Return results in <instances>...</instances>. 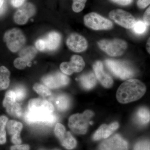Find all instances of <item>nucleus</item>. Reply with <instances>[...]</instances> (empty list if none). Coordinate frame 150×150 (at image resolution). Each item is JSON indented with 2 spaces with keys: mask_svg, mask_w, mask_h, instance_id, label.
<instances>
[{
  "mask_svg": "<svg viewBox=\"0 0 150 150\" xmlns=\"http://www.w3.org/2000/svg\"><path fill=\"white\" fill-rule=\"evenodd\" d=\"M66 129L65 127L62 124L60 123H58L56 124L55 127V135L56 137L59 139L60 141L64 138L65 134L66 133Z\"/></svg>",
  "mask_w": 150,
  "mask_h": 150,
  "instance_id": "obj_29",
  "label": "nucleus"
},
{
  "mask_svg": "<svg viewBox=\"0 0 150 150\" xmlns=\"http://www.w3.org/2000/svg\"><path fill=\"white\" fill-rule=\"evenodd\" d=\"M93 115L91 111L87 110L82 114H74L69 119V126L74 133L76 134H86L88 128L89 120Z\"/></svg>",
  "mask_w": 150,
  "mask_h": 150,
  "instance_id": "obj_3",
  "label": "nucleus"
},
{
  "mask_svg": "<svg viewBox=\"0 0 150 150\" xmlns=\"http://www.w3.org/2000/svg\"><path fill=\"white\" fill-rule=\"evenodd\" d=\"M60 142L65 148L69 150L73 149L77 144L76 141L69 132H66L64 137Z\"/></svg>",
  "mask_w": 150,
  "mask_h": 150,
  "instance_id": "obj_23",
  "label": "nucleus"
},
{
  "mask_svg": "<svg viewBox=\"0 0 150 150\" xmlns=\"http://www.w3.org/2000/svg\"><path fill=\"white\" fill-rule=\"evenodd\" d=\"M87 0H73L72 9L76 13L80 12L85 6Z\"/></svg>",
  "mask_w": 150,
  "mask_h": 150,
  "instance_id": "obj_28",
  "label": "nucleus"
},
{
  "mask_svg": "<svg viewBox=\"0 0 150 150\" xmlns=\"http://www.w3.org/2000/svg\"><path fill=\"white\" fill-rule=\"evenodd\" d=\"M67 44L70 49L75 52H83L88 46L86 38L77 33L71 34L67 38Z\"/></svg>",
  "mask_w": 150,
  "mask_h": 150,
  "instance_id": "obj_14",
  "label": "nucleus"
},
{
  "mask_svg": "<svg viewBox=\"0 0 150 150\" xmlns=\"http://www.w3.org/2000/svg\"><path fill=\"white\" fill-rule=\"evenodd\" d=\"M150 38H149V39H148L147 42L146 44V48L147 49L148 52H149V54H150Z\"/></svg>",
  "mask_w": 150,
  "mask_h": 150,
  "instance_id": "obj_39",
  "label": "nucleus"
},
{
  "mask_svg": "<svg viewBox=\"0 0 150 150\" xmlns=\"http://www.w3.org/2000/svg\"><path fill=\"white\" fill-rule=\"evenodd\" d=\"M35 13V6L31 3H25L21 6L16 12L14 15V20L19 25L25 24Z\"/></svg>",
  "mask_w": 150,
  "mask_h": 150,
  "instance_id": "obj_11",
  "label": "nucleus"
},
{
  "mask_svg": "<svg viewBox=\"0 0 150 150\" xmlns=\"http://www.w3.org/2000/svg\"><path fill=\"white\" fill-rule=\"evenodd\" d=\"M37 54L36 49L33 46H27L22 48L19 52L21 58L28 62L34 59Z\"/></svg>",
  "mask_w": 150,
  "mask_h": 150,
  "instance_id": "obj_22",
  "label": "nucleus"
},
{
  "mask_svg": "<svg viewBox=\"0 0 150 150\" xmlns=\"http://www.w3.org/2000/svg\"><path fill=\"white\" fill-rule=\"evenodd\" d=\"M53 150H57V149H54Z\"/></svg>",
  "mask_w": 150,
  "mask_h": 150,
  "instance_id": "obj_42",
  "label": "nucleus"
},
{
  "mask_svg": "<svg viewBox=\"0 0 150 150\" xmlns=\"http://www.w3.org/2000/svg\"><path fill=\"white\" fill-rule=\"evenodd\" d=\"M16 96V100L17 101L23 100L26 95V91L24 87L19 86L15 88L13 91Z\"/></svg>",
  "mask_w": 150,
  "mask_h": 150,
  "instance_id": "obj_27",
  "label": "nucleus"
},
{
  "mask_svg": "<svg viewBox=\"0 0 150 150\" xmlns=\"http://www.w3.org/2000/svg\"><path fill=\"white\" fill-rule=\"evenodd\" d=\"M85 63L83 59L79 55L72 56L70 62H63L60 65L62 72L67 75H71L74 72H79L84 68Z\"/></svg>",
  "mask_w": 150,
  "mask_h": 150,
  "instance_id": "obj_10",
  "label": "nucleus"
},
{
  "mask_svg": "<svg viewBox=\"0 0 150 150\" xmlns=\"http://www.w3.org/2000/svg\"><path fill=\"white\" fill-rule=\"evenodd\" d=\"M105 64L112 74L117 77L125 80L134 76V72L132 68L125 63L108 59L105 61Z\"/></svg>",
  "mask_w": 150,
  "mask_h": 150,
  "instance_id": "obj_7",
  "label": "nucleus"
},
{
  "mask_svg": "<svg viewBox=\"0 0 150 150\" xmlns=\"http://www.w3.org/2000/svg\"><path fill=\"white\" fill-rule=\"evenodd\" d=\"M54 110V105L48 100L34 98L28 102L25 120L31 125L52 126L57 120Z\"/></svg>",
  "mask_w": 150,
  "mask_h": 150,
  "instance_id": "obj_1",
  "label": "nucleus"
},
{
  "mask_svg": "<svg viewBox=\"0 0 150 150\" xmlns=\"http://www.w3.org/2000/svg\"><path fill=\"white\" fill-rule=\"evenodd\" d=\"M9 71L4 66L0 67V90L8 87L10 83Z\"/></svg>",
  "mask_w": 150,
  "mask_h": 150,
  "instance_id": "obj_20",
  "label": "nucleus"
},
{
  "mask_svg": "<svg viewBox=\"0 0 150 150\" xmlns=\"http://www.w3.org/2000/svg\"><path fill=\"white\" fill-rule=\"evenodd\" d=\"M133 27L135 32L139 34L144 33L146 28L145 23L141 21L136 22Z\"/></svg>",
  "mask_w": 150,
  "mask_h": 150,
  "instance_id": "obj_32",
  "label": "nucleus"
},
{
  "mask_svg": "<svg viewBox=\"0 0 150 150\" xmlns=\"http://www.w3.org/2000/svg\"><path fill=\"white\" fill-rule=\"evenodd\" d=\"M98 44L103 51L112 57L123 55L128 47V44L126 41L120 39H103L98 41Z\"/></svg>",
  "mask_w": 150,
  "mask_h": 150,
  "instance_id": "obj_4",
  "label": "nucleus"
},
{
  "mask_svg": "<svg viewBox=\"0 0 150 150\" xmlns=\"http://www.w3.org/2000/svg\"><path fill=\"white\" fill-rule=\"evenodd\" d=\"M136 120L140 125L147 124L150 121V111L145 107L140 108L136 115Z\"/></svg>",
  "mask_w": 150,
  "mask_h": 150,
  "instance_id": "obj_19",
  "label": "nucleus"
},
{
  "mask_svg": "<svg viewBox=\"0 0 150 150\" xmlns=\"http://www.w3.org/2000/svg\"><path fill=\"white\" fill-rule=\"evenodd\" d=\"M150 8L149 7L145 11L144 15V20L145 24L149 26L150 23Z\"/></svg>",
  "mask_w": 150,
  "mask_h": 150,
  "instance_id": "obj_36",
  "label": "nucleus"
},
{
  "mask_svg": "<svg viewBox=\"0 0 150 150\" xmlns=\"http://www.w3.org/2000/svg\"><path fill=\"white\" fill-rule=\"evenodd\" d=\"M54 104L58 110L64 111L68 110L70 105L69 97L64 94H60L56 96L54 100Z\"/></svg>",
  "mask_w": 150,
  "mask_h": 150,
  "instance_id": "obj_18",
  "label": "nucleus"
},
{
  "mask_svg": "<svg viewBox=\"0 0 150 150\" xmlns=\"http://www.w3.org/2000/svg\"><path fill=\"white\" fill-rule=\"evenodd\" d=\"M35 46L39 51H43L46 50V44L44 39H40L37 40L35 42Z\"/></svg>",
  "mask_w": 150,
  "mask_h": 150,
  "instance_id": "obj_33",
  "label": "nucleus"
},
{
  "mask_svg": "<svg viewBox=\"0 0 150 150\" xmlns=\"http://www.w3.org/2000/svg\"><path fill=\"white\" fill-rule=\"evenodd\" d=\"M33 88L34 91L41 96L46 97L51 95V93L50 90L46 86L41 84H35L33 86Z\"/></svg>",
  "mask_w": 150,
  "mask_h": 150,
  "instance_id": "obj_26",
  "label": "nucleus"
},
{
  "mask_svg": "<svg viewBox=\"0 0 150 150\" xmlns=\"http://www.w3.org/2000/svg\"><path fill=\"white\" fill-rule=\"evenodd\" d=\"M46 50L53 51L56 50L61 43L62 36L59 33L51 32L46 35L45 38Z\"/></svg>",
  "mask_w": 150,
  "mask_h": 150,
  "instance_id": "obj_16",
  "label": "nucleus"
},
{
  "mask_svg": "<svg viewBox=\"0 0 150 150\" xmlns=\"http://www.w3.org/2000/svg\"><path fill=\"white\" fill-rule=\"evenodd\" d=\"M3 104L9 115L15 117L21 116V107L16 101V96L13 91L10 90L7 92Z\"/></svg>",
  "mask_w": 150,
  "mask_h": 150,
  "instance_id": "obj_9",
  "label": "nucleus"
},
{
  "mask_svg": "<svg viewBox=\"0 0 150 150\" xmlns=\"http://www.w3.org/2000/svg\"><path fill=\"white\" fill-rule=\"evenodd\" d=\"M25 0H11V4L15 7H20L22 5Z\"/></svg>",
  "mask_w": 150,
  "mask_h": 150,
  "instance_id": "obj_38",
  "label": "nucleus"
},
{
  "mask_svg": "<svg viewBox=\"0 0 150 150\" xmlns=\"http://www.w3.org/2000/svg\"><path fill=\"white\" fill-rule=\"evenodd\" d=\"M4 40L11 51L16 52L24 45L25 38L20 30L13 28L6 33L4 35Z\"/></svg>",
  "mask_w": 150,
  "mask_h": 150,
  "instance_id": "obj_6",
  "label": "nucleus"
},
{
  "mask_svg": "<svg viewBox=\"0 0 150 150\" xmlns=\"http://www.w3.org/2000/svg\"><path fill=\"white\" fill-rule=\"evenodd\" d=\"M109 16L116 23L127 29L132 28L136 23V19L132 14L120 9L111 11Z\"/></svg>",
  "mask_w": 150,
  "mask_h": 150,
  "instance_id": "obj_8",
  "label": "nucleus"
},
{
  "mask_svg": "<svg viewBox=\"0 0 150 150\" xmlns=\"http://www.w3.org/2000/svg\"><path fill=\"white\" fill-rule=\"evenodd\" d=\"M79 81L81 86L86 90L93 88L96 83V78L93 73H89L81 75Z\"/></svg>",
  "mask_w": 150,
  "mask_h": 150,
  "instance_id": "obj_17",
  "label": "nucleus"
},
{
  "mask_svg": "<svg viewBox=\"0 0 150 150\" xmlns=\"http://www.w3.org/2000/svg\"><path fill=\"white\" fill-rule=\"evenodd\" d=\"M6 125L8 131L12 137L20 136V133L23 128V125L21 123L11 120Z\"/></svg>",
  "mask_w": 150,
  "mask_h": 150,
  "instance_id": "obj_21",
  "label": "nucleus"
},
{
  "mask_svg": "<svg viewBox=\"0 0 150 150\" xmlns=\"http://www.w3.org/2000/svg\"><path fill=\"white\" fill-rule=\"evenodd\" d=\"M4 0H0V8L4 5Z\"/></svg>",
  "mask_w": 150,
  "mask_h": 150,
  "instance_id": "obj_41",
  "label": "nucleus"
},
{
  "mask_svg": "<svg viewBox=\"0 0 150 150\" xmlns=\"http://www.w3.org/2000/svg\"><path fill=\"white\" fill-rule=\"evenodd\" d=\"M30 62H28L22 58L19 57L17 58L14 62L15 67L19 69H24L27 66H29Z\"/></svg>",
  "mask_w": 150,
  "mask_h": 150,
  "instance_id": "obj_30",
  "label": "nucleus"
},
{
  "mask_svg": "<svg viewBox=\"0 0 150 150\" xmlns=\"http://www.w3.org/2000/svg\"><path fill=\"white\" fill-rule=\"evenodd\" d=\"M8 119L6 116H0V144H5L6 141V134L5 127Z\"/></svg>",
  "mask_w": 150,
  "mask_h": 150,
  "instance_id": "obj_24",
  "label": "nucleus"
},
{
  "mask_svg": "<svg viewBox=\"0 0 150 150\" xmlns=\"http://www.w3.org/2000/svg\"><path fill=\"white\" fill-rule=\"evenodd\" d=\"M146 91L144 83L139 80L131 79L121 84L117 91L116 98L121 103H127L140 99Z\"/></svg>",
  "mask_w": 150,
  "mask_h": 150,
  "instance_id": "obj_2",
  "label": "nucleus"
},
{
  "mask_svg": "<svg viewBox=\"0 0 150 150\" xmlns=\"http://www.w3.org/2000/svg\"><path fill=\"white\" fill-rule=\"evenodd\" d=\"M111 1L118 4L126 6L131 4L133 0H111Z\"/></svg>",
  "mask_w": 150,
  "mask_h": 150,
  "instance_id": "obj_37",
  "label": "nucleus"
},
{
  "mask_svg": "<svg viewBox=\"0 0 150 150\" xmlns=\"http://www.w3.org/2000/svg\"><path fill=\"white\" fill-rule=\"evenodd\" d=\"M84 22L86 26L94 30H110L113 26L112 21L94 12L85 16Z\"/></svg>",
  "mask_w": 150,
  "mask_h": 150,
  "instance_id": "obj_5",
  "label": "nucleus"
},
{
  "mask_svg": "<svg viewBox=\"0 0 150 150\" xmlns=\"http://www.w3.org/2000/svg\"><path fill=\"white\" fill-rule=\"evenodd\" d=\"M30 147L28 145H16L11 147V150H29Z\"/></svg>",
  "mask_w": 150,
  "mask_h": 150,
  "instance_id": "obj_35",
  "label": "nucleus"
},
{
  "mask_svg": "<svg viewBox=\"0 0 150 150\" xmlns=\"http://www.w3.org/2000/svg\"><path fill=\"white\" fill-rule=\"evenodd\" d=\"M69 79L66 75L57 72L47 75L42 79V82L50 88H57L64 86L69 83Z\"/></svg>",
  "mask_w": 150,
  "mask_h": 150,
  "instance_id": "obj_13",
  "label": "nucleus"
},
{
  "mask_svg": "<svg viewBox=\"0 0 150 150\" xmlns=\"http://www.w3.org/2000/svg\"><path fill=\"white\" fill-rule=\"evenodd\" d=\"M150 0H138L137 6L140 8L144 9L150 4Z\"/></svg>",
  "mask_w": 150,
  "mask_h": 150,
  "instance_id": "obj_34",
  "label": "nucleus"
},
{
  "mask_svg": "<svg viewBox=\"0 0 150 150\" xmlns=\"http://www.w3.org/2000/svg\"><path fill=\"white\" fill-rule=\"evenodd\" d=\"M127 142L118 134L103 141L99 146V150H128Z\"/></svg>",
  "mask_w": 150,
  "mask_h": 150,
  "instance_id": "obj_12",
  "label": "nucleus"
},
{
  "mask_svg": "<svg viewBox=\"0 0 150 150\" xmlns=\"http://www.w3.org/2000/svg\"><path fill=\"white\" fill-rule=\"evenodd\" d=\"M93 69L98 79L105 88H109L112 86L113 81L111 76L105 72L103 64L101 62L97 61L94 63Z\"/></svg>",
  "mask_w": 150,
  "mask_h": 150,
  "instance_id": "obj_15",
  "label": "nucleus"
},
{
  "mask_svg": "<svg viewBox=\"0 0 150 150\" xmlns=\"http://www.w3.org/2000/svg\"><path fill=\"white\" fill-rule=\"evenodd\" d=\"M134 150H150L149 141H142L137 143L134 146Z\"/></svg>",
  "mask_w": 150,
  "mask_h": 150,
  "instance_id": "obj_31",
  "label": "nucleus"
},
{
  "mask_svg": "<svg viewBox=\"0 0 150 150\" xmlns=\"http://www.w3.org/2000/svg\"><path fill=\"white\" fill-rule=\"evenodd\" d=\"M101 126L103 129V138L107 139L115 130L118 129L119 125L117 122H114L108 126L105 124H103Z\"/></svg>",
  "mask_w": 150,
  "mask_h": 150,
  "instance_id": "obj_25",
  "label": "nucleus"
},
{
  "mask_svg": "<svg viewBox=\"0 0 150 150\" xmlns=\"http://www.w3.org/2000/svg\"><path fill=\"white\" fill-rule=\"evenodd\" d=\"M5 10V6L3 5L1 7V8H0V15H1L2 14L4 13V11Z\"/></svg>",
  "mask_w": 150,
  "mask_h": 150,
  "instance_id": "obj_40",
  "label": "nucleus"
}]
</instances>
